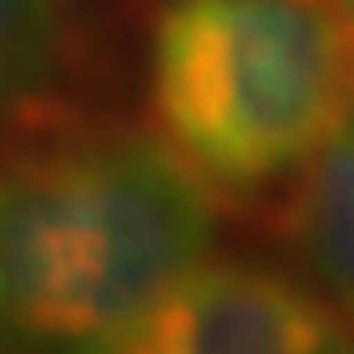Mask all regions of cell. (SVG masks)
Returning a JSON list of instances; mask_svg holds the SVG:
<instances>
[{
  "mask_svg": "<svg viewBox=\"0 0 354 354\" xmlns=\"http://www.w3.org/2000/svg\"><path fill=\"white\" fill-rule=\"evenodd\" d=\"M214 235V188L158 133L39 115L0 149V354L94 350Z\"/></svg>",
  "mask_w": 354,
  "mask_h": 354,
  "instance_id": "6da1fadb",
  "label": "cell"
},
{
  "mask_svg": "<svg viewBox=\"0 0 354 354\" xmlns=\"http://www.w3.org/2000/svg\"><path fill=\"white\" fill-rule=\"evenodd\" d=\"M154 133L214 192H261L354 103L333 0H167L149 39Z\"/></svg>",
  "mask_w": 354,
  "mask_h": 354,
  "instance_id": "7a4b0ae2",
  "label": "cell"
},
{
  "mask_svg": "<svg viewBox=\"0 0 354 354\" xmlns=\"http://www.w3.org/2000/svg\"><path fill=\"white\" fill-rule=\"evenodd\" d=\"M333 308L261 261H196L86 354H337Z\"/></svg>",
  "mask_w": 354,
  "mask_h": 354,
  "instance_id": "3957f363",
  "label": "cell"
},
{
  "mask_svg": "<svg viewBox=\"0 0 354 354\" xmlns=\"http://www.w3.org/2000/svg\"><path fill=\"white\" fill-rule=\"evenodd\" d=\"M277 231L316 277L320 299L354 324V103L290 171Z\"/></svg>",
  "mask_w": 354,
  "mask_h": 354,
  "instance_id": "277c9868",
  "label": "cell"
},
{
  "mask_svg": "<svg viewBox=\"0 0 354 354\" xmlns=\"http://www.w3.org/2000/svg\"><path fill=\"white\" fill-rule=\"evenodd\" d=\"M68 52L64 0H0V129L39 120Z\"/></svg>",
  "mask_w": 354,
  "mask_h": 354,
  "instance_id": "5b68a950",
  "label": "cell"
},
{
  "mask_svg": "<svg viewBox=\"0 0 354 354\" xmlns=\"http://www.w3.org/2000/svg\"><path fill=\"white\" fill-rule=\"evenodd\" d=\"M333 5H337V9H342V13H346L350 21H354V0H333Z\"/></svg>",
  "mask_w": 354,
  "mask_h": 354,
  "instance_id": "8992f818",
  "label": "cell"
},
{
  "mask_svg": "<svg viewBox=\"0 0 354 354\" xmlns=\"http://www.w3.org/2000/svg\"><path fill=\"white\" fill-rule=\"evenodd\" d=\"M350 77H354V21H350Z\"/></svg>",
  "mask_w": 354,
  "mask_h": 354,
  "instance_id": "52a82bcc",
  "label": "cell"
},
{
  "mask_svg": "<svg viewBox=\"0 0 354 354\" xmlns=\"http://www.w3.org/2000/svg\"><path fill=\"white\" fill-rule=\"evenodd\" d=\"M337 354H354V342H342V350Z\"/></svg>",
  "mask_w": 354,
  "mask_h": 354,
  "instance_id": "ba28073f",
  "label": "cell"
},
{
  "mask_svg": "<svg viewBox=\"0 0 354 354\" xmlns=\"http://www.w3.org/2000/svg\"><path fill=\"white\" fill-rule=\"evenodd\" d=\"M162 5H167V0H162Z\"/></svg>",
  "mask_w": 354,
  "mask_h": 354,
  "instance_id": "9c48e42d",
  "label": "cell"
}]
</instances>
